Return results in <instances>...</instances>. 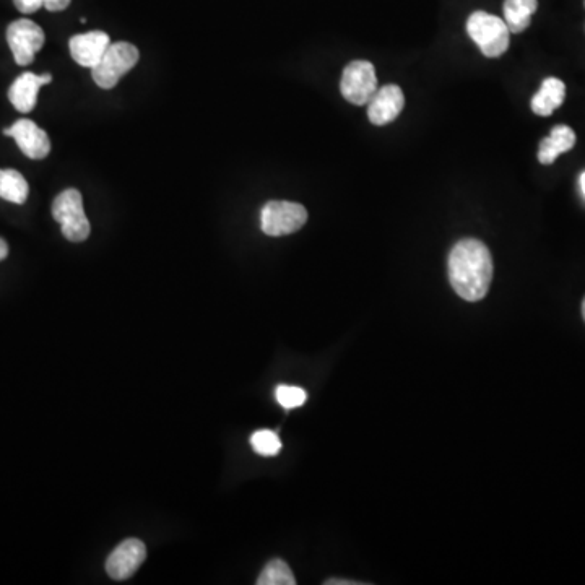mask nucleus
Here are the masks:
<instances>
[{"mask_svg":"<svg viewBox=\"0 0 585 585\" xmlns=\"http://www.w3.org/2000/svg\"><path fill=\"white\" fill-rule=\"evenodd\" d=\"M449 280L460 298L470 303L485 298L493 280V257L478 239H462L449 254Z\"/></svg>","mask_w":585,"mask_h":585,"instance_id":"f257e3e1","label":"nucleus"},{"mask_svg":"<svg viewBox=\"0 0 585 585\" xmlns=\"http://www.w3.org/2000/svg\"><path fill=\"white\" fill-rule=\"evenodd\" d=\"M467 33L483 52V56L490 59L503 56L511 44V31L503 18L481 10L468 17Z\"/></svg>","mask_w":585,"mask_h":585,"instance_id":"f03ea898","label":"nucleus"},{"mask_svg":"<svg viewBox=\"0 0 585 585\" xmlns=\"http://www.w3.org/2000/svg\"><path fill=\"white\" fill-rule=\"evenodd\" d=\"M52 217L61 225L62 234L70 243H82L90 236L91 226L85 210L83 197L77 189H65L52 204Z\"/></svg>","mask_w":585,"mask_h":585,"instance_id":"7ed1b4c3","label":"nucleus"},{"mask_svg":"<svg viewBox=\"0 0 585 585\" xmlns=\"http://www.w3.org/2000/svg\"><path fill=\"white\" fill-rule=\"evenodd\" d=\"M139 49L134 44L119 41L109 44L104 52L101 61L91 69V75L96 85L104 90H111L116 87L121 77L134 69L139 62Z\"/></svg>","mask_w":585,"mask_h":585,"instance_id":"20e7f679","label":"nucleus"},{"mask_svg":"<svg viewBox=\"0 0 585 585\" xmlns=\"http://www.w3.org/2000/svg\"><path fill=\"white\" fill-rule=\"evenodd\" d=\"M308 221V210L296 202L272 200L260 212V228L265 234L277 238L296 233Z\"/></svg>","mask_w":585,"mask_h":585,"instance_id":"39448f33","label":"nucleus"},{"mask_svg":"<svg viewBox=\"0 0 585 585\" xmlns=\"http://www.w3.org/2000/svg\"><path fill=\"white\" fill-rule=\"evenodd\" d=\"M340 90L348 103L364 106L377 91V77L374 65L368 61H353L345 67Z\"/></svg>","mask_w":585,"mask_h":585,"instance_id":"423d86ee","label":"nucleus"},{"mask_svg":"<svg viewBox=\"0 0 585 585\" xmlns=\"http://www.w3.org/2000/svg\"><path fill=\"white\" fill-rule=\"evenodd\" d=\"M44 41L43 28L28 18H20L7 28V43L12 49L13 59L23 67L35 61L36 52L41 51Z\"/></svg>","mask_w":585,"mask_h":585,"instance_id":"0eeeda50","label":"nucleus"},{"mask_svg":"<svg viewBox=\"0 0 585 585\" xmlns=\"http://www.w3.org/2000/svg\"><path fill=\"white\" fill-rule=\"evenodd\" d=\"M147 558V548L139 538H127L106 561V572L114 581H126L139 571Z\"/></svg>","mask_w":585,"mask_h":585,"instance_id":"6e6552de","label":"nucleus"},{"mask_svg":"<svg viewBox=\"0 0 585 585\" xmlns=\"http://www.w3.org/2000/svg\"><path fill=\"white\" fill-rule=\"evenodd\" d=\"M4 135L15 139L20 150L31 160H43L51 152L48 134L30 119L15 122L12 127L4 129Z\"/></svg>","mask_w":585,"mask_h":585,"instance_id":"1a4fd4ad","label":"nucleus"},{"mask_svg":"<svg viewBox=\"0 0 585 585\" xmlns=\"http://www.w3.org/2000/svg\"><path fill=\"white\" fill-rule=\"evenodd\" d=\"M405 106V96L399 85H386L374 93L368 103L369 121L374 126H386L395 121Z\"/></svg>","mask_w":585,"mask_h":585,"instance_id":"9d476101","label":"nucleus"},{"mask_svg":"<svg viewBox=\"0 0 585 585\" xmlns=\"http://www.w3.org/2000/svg\"><path fill=\"white\" fill-rule=\"evenodd\" d=\"M109 44H111V39L104 31H88L83 35L70 38V54L77 64L87 67V69H93L101 61Z\"/></svg>","mask_w":585,"mask_h":585,"instance_id":"9b49d317","label":"nucleus"},{"mask_svg":"<svg viewBox=\"0 0 585 585\" xmlns=\"http://www.w3.org/2000/svg\"><path fill=\"white\" fill-rule=\"evenodd\" d=\"M51 82V74L36 75L33 72H25L10 87V103L20 113H30L35 108L36 101H38L39 88Z\"/></svg>","mask_w":585,"mask_h":585,"instance_id":"f8f14e48","label":"nucleus"},{"mask_svg":"<svg viewBox=\"0 0 585 585\" xmlns=\"http://www.w3.org/2000/svg\"><path fill=\"white\" fill-rule=\"evenodd\" d=\"M576 145V132L568 126H556L551 129L550 135L540 142L538 161L542 165H553L556 158L572 150Z\"/></svg>","mask_w":585,"mask_h":585,"instance_id":"ddd939ff","label":"nucleus"},{"mask_svg":"<svg viewBox=\"0 0 585 585\" xmlns=\"http://www.w3.org/2000/svg\"><path fill=\"white\" fill-rule=\"evenodd\" d=\"M566 85L559 78H545L537 95L532 98V111L537 116L548 117L564 103Z\"/></svg>","mask_w":585,"mask_h":585,"instance_id":"4468645a","label":"nucleus"},{"mask_svg":"<svg viewBox=\"0 0 585 585\" xmlns=\"http://www.w3.org/2000/svg\"><path fill=\"white\" fill-rule=\"evenodd\" d=\"M537 0H506L504 2V22L511 33H522L532 22L537 12Z\"/></svg>","mask_w":585,"mask_h":585,"instance_id":"2eb2a0df","label":"nucleus"},{"mask_svg":"<svg viewBox=\"0 0 585 585\" xmlns=\"http://www.w3.org/2000/svg\"><path fill=\"white\" fill-rule=\"evenodd\" d=\"M28 182L15 169H0V199L22 205L28 199Z\"/></svg>","mask_w":585,"mask_h":585,"instance_id":"dca6fc26","label":"nucleus"},{"mask_svg":"<svg viewBox=\"0 0 585 585\" xmlns=\"http://www.w3.org/2000/svg\"><path fill=\"white\" fill-rule=\"evenodd\" d=\"M290 566L282 559H272L257 579V585H295Z\"/></svg>","mask_w":585,"mask_h":585,"instance_id":"f3484780","label":"nucleus"},{"mask_svg":"<svg viewBox=\"0 0 585 585\" xmlns=\"http://www.w3.org/2000/svg\"><path fill=\"white\" fill-rule=\"evenodd\" d=\"M251 444L252 449L264 457L277 455L282 449V441L278 438L277 433H273L269 429H260L252 434Z\"/></svg>","mask_w":585,"mask_h":585,"instance_id":"a211bd4d","label":"nucleus"},{"mask_svg":"<svg viewBox=\"0 0 585 585\" xmlns=\"http://www.w3.org/2000/svg\"><path fill=\"white\" fill-rule=\"evenodd\" d=\"M306 392L301 387L293 386H278L277 400L283 408L291 410V408H298L306 402Z\"/></svg>","mask_w":585,"mask_h":585,"instance_id":"6ab92c4d","label":"nucleus"},{"mask_svg":"<svg viewBox=\"0 0 585 585\" xmlns=\"http://www.w3.org/2000/svg\"><path fill=\"white\" fill-rule=\"evenodd\" d=\"M13 4L17 7L18 12L30 15V13L38 12L41 7H44V0H13Z\"/></svg>","mask_w":585,"mask_h":585,"instance_id":"aec40b11","label":"nucleus"},{"mask_svg":"<svg viewBox=\"0 0 585 585\" xmlns=\"http://www.w3.org/2000/svg\"><path fill=\"white\" fill-rule=\"evenodd\" d=\"M72 0H44V9L49 12H62L69 7Z\"/></svg>","mask_w":585,"mask_h":585,"instance_id":"412c9836","label":"nucleus"},{"mask_svg":"<svg viewBox=\"0 0 585 585\" xmlns=\"http://www.w3.org/2000/svg\"><path fill=\"white\" fill-rule=\"evenodd\" d=\"M7 256H9V246H7L4 239L0 238V262Z\"/></svg>","mask_w":585,"mask_h":585,"instance_id":"4be33fe9","label":"nucleus"},{"mask_svg":"<svg viewBox=\"0 0 585 585\" xmlns=\"http://www.w3.org/2000/svg\"><path fill=\"white\" fill-rule=\"evenodd\" d=\"M581 189H582V192H584V195H585V173H582V176H581Z\"/></svg>","mask_w":585,"mask_h":585,"instance_id":"5701e85b","label":"nucleus"},{"mask_svg":"<svg viewBox=\"0 0 585 585\" xmlns=\"http://www.w3.org/2000/svg\"><path fill=\"white\" fill-rule=\"evenodd\" d=\"M582 316H584V321H585V298H584V303H582Z\"/></svg>","mask_w":585,"mask_h":585,"instance_id":"b1692460","label":"nucleus"},{"mask_svg":"<svg viewBox=\"0 0 585 585\" xmlns=\"http://www.w3.org/2000/svg\"><path fill=\"white\" fill-rule=\"evenodd\" d=\"M584 5H585V2H584Z\"/></svg>","mask_w":585,"mask_h":585,"instance_id":"393cba45","label":"nucleus"}]
</instances>
